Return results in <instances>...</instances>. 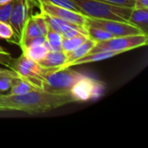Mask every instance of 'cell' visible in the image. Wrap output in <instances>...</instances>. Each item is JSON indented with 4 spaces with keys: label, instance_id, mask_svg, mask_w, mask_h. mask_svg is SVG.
Listing matches in <instances>:
<instances>
[{
    "label": "cell",
    "instance_id": "cell-1",
    "mask_svg": "<svg viewBox=\"0 0 148 148\" xmlns=\"http://www.w3.org/2000/svg\"><path fill=\"white\" fill-rule=\"evenodd\" d=\"M73 102L75 101L70 94H51L36 88L23 95L0 94V111L42 114Z\"/></svg>",
    "mask_w": 148,
    "mask_h": 148
},
{
    "label": "cell",
    "instance_id": "cell-2",
    "mask_svg": "<svg viewBox=\"0 0 148 148\" xmlns=\"http://www.w3.org/2000/svg\"><path fill=\"white\" fill-rule=\"evenodd\" d=\"M80 9L81 13L96 19L116 20L128 23L132 9L106 3L101 0H72Z\"/></svg>",
    "mask_w": 148,
    "mask_h": 148
},
{
    "label": "cell",
    "instance_id": "cell-3",
    "mask_svg": "<svg viewBox=\"0 0 148 148\" xmlns=\"http://www.w3.org/2000/svg\"><path fill=\"white\" fill-rule=\"evenodd\" d=\"M83 75L69 68L43 69L42 90L51 94L69 95L74 84Z\"/></svg>",
    "mask_w": 148,
    "mask_h": 148
},
{
    "label": "cell",
    "instance_id": "cell-4",
    "mask_svg": "<svg viewBox=\"0 0 148 148\" xmlns=\"http://www.w3.org/2000/svg\"><path fill=\"white\" fill-rule=\"evenodd\" d=\"M147 39L148 36L144 34L112 37L110 39L97 42L88 53L99 51H114L121 54L131 49L146 46L147 44Z\"/></svg>",
    "mask_w": 148,
    "mask_h": 148
},
{
    "label": "cell",
    "instance_id": "cell-5",
    "mask_svg": "<svg viewBox=\"0 0 148 148\" xmlns=\"http://www.w3.org/2000/svg\"><path fill=\"white\" fill-rule=\"evenodd\" d=\"M9 68L16 72L21 78L31 83L36 88L42 90L43 69L38 64V62L29 59L22 53L18 58H13L11 60Z\"/></svg>",
    "mask_w": 148,
    "mask_h": 148
},
{
    "label": "cell",
    "instance_id": "cell-6",
    "mask_svg": "<svg viewBox=\"0 0 148 148\" xmlns=\"http://www.w3.org/2000/svg\"><path fill=\"white\" fill-rule=\"evenodd\" d=\"M105 84L100 81L83 75L70 90L71 96L76 101H88L99 98L104 90Z\"/></svg>",
    "mask_w": 148,
    "mask_h": 148
},
{
    "label": "cell",
    "instance_id": "cell-7",
    "mask_svg": "<svg viewBox=\"0 0 148 148\" xmlns=\"http://www.w3.org/2000/svg\"><path fill=\"white\" fill-rule=\"evenodd\" d=\"M35 0H15L10 16L9 23L14 30V43L20 45L22 33L25 23L30 16L31 4Z\"/></svg>",
    "mask_w": 148,
    "mask_h": 148
},
{
    "label": "cell",
    "instance_id": "cell-8",
    "mask_svg": "<svg viewBox=\"0 0 148 148\" xmlns=\"http://www.w3.org/2000/svg\"><path fill=\"white\" fill-rule=\"evenodd\" d=\"M36 2L38 3V7L41 12L46 13L51 16L59 18L69 23L81 26L86 29V25H87L86 16L82 15V13L75 12L74 10L63 7L54 5L44 0H36Z\"/></svg>",
    "mask_w": 148,
    "mask_h": 148
},
{
    "label": "cell",
    "instance_id": "cell-9",
    "mask_svg": "<svg viewBox=\"0 0 148 148\" xmlns=\"http://www.w3.org/2000/svg\"><path fill=\"white\" fill-rule=\"evenodd\" d=\"M86 20L88 24L102 28L103 29L109 32L114 37L144 34L139 28L127 22L108 19H96L88 16H86Z\"/></svg>",
    "mask_w": 148,
    "mask_h": 148
},
{
    "label": "cell",
    "instance_id": "cell-10",
    "mask_svg": "<svg viewBox=\"0 0 148 148\" xmlns=\"http://www.w3.org/2000/svg\"><path fill=\"white\" fill-rule=\"evenodd\" d=\"M49 30V26L42 16V13H36V15H30L27 19L25 25L23 29L22 37L20 41L21 46L27 40L36 37V36H46V34Z\"/></svg>",
    "mask_w": 148,
    "mask_h": 148
},
{
    "label": "cell",
    "instance_id": "cell-11",
    "mask_svg": "<svg viewBox=\"0 0 148 148\" xmlns=\"http://www.w3.org/2000/svg\"><path fill=\"white\" fill-rule=\"evenodd\" d=\"M97 42L91 40V39H87L83 43H82L79 47H77L76 49H75L74 50L69 52V53H65L66 54V56H67V59H66V62L63 65H62L60 68H58L57 69H64V68H69V65L75 62V60L82 57L83 56L87 55L96 44Z\"/></svg>",
    "mask_w": 148,
    "mask_h": 148
},
{
    "label": "cell",
    "instance_id": "cell-12",
    "mask_svg": "<svg viewBox=\"0 0 148 148\" xmlns=\"http://www.w3.org/2000/svg\"><path fill=\"white\" fill-rule=\"evenodd\" d=\"M67 56L65 52L62 50L60 51H49L46 56L38 62V64L42 69H54V68H60L62 65H63L66 62Z\"/></svg>",
    "mask_w": 148,
    "mask_h": 148
},
{
    "label": "cell",
    "instance_id": "cell-13",
    "mask_svg": "<svg viewBox=\"0 0 148 148\" xmlns=\"http://www.w3.org/2000/svg\"><path fill=\"white\" fill-rule=\"evenodd\" d=\"M128 23L139 28L145 35H148V9L133 8Z\"/></svg>",
    "mask_w": 148,
    "mask_h": 148
},
{
    "label": "cell",
    "instance_id": "cell-14",
    "mask_svg": "<svg viewBox=\"0 0 148 148\" xmlns=\"http://www.w3.org/2000/svg\"><path fill=\"white\" fill-rule=\"evenodd\" d=\"M119 54H121V53L114 52V51H99V52H95V53H88V54L83 56L82 57H81V58L75 60V62H73L69 65V67L103 61V60H106V59L112 58V57H114L115 56H118Z\"/></svg>",
    "mask_w": 148,
    "mask_h": 148
},
{
    "label": "cell",
    "instance_id": "cell-15",
    "mask_svg": "<svg viewBox=\"0 0 148 148\" xmlns=\"http://www.w3.org/2000/svg\"><path fill=\"white\" fill-rule=\"evenodd\" d=\"M49 51V49L45 42V43H42V44L30 46V47L23 49V54H24L29 59L38 62L46 56V55L48 54Z\"/></svg>",
    "mask_w": 148,
    "mask_h": 148
},
{
    "label": "cell",
    "instance_id": "cell-16",
    "mask_svg": "<svg viewBox=\"0 0 148 148\" xmlns=\"http://www.w3.org/2000/svg\"><path fill=\"white\" fill-rule=\"evenodd\" d=\"M86 29L88 31V36L89 39L99 42H102L108 39H110L112 37H114L109 32H108L107 30L103 29L102 28L95 26V25H91V24H88L86 25Z\"/></svg>",
    "mask_w": 148,
    "mask_h": 148
},
{
    "label": "cell",
    "instance_id": "cell-17",
    "mask_svg": "<svg viewBox=\"0 0 148 148\" xmlns=\"http://www.w3.org/2000/svg\"><path fill=\"white\" fill-rule=\"evenodd\" d=\"M33 89H36V88L31 83H29L28 81H26L21 77H16L13 81L11 88H10L9 94H10V95H23V94H26Z\"/></svg>",
    "mask_w": 148,
    "mask_h": 148
},
{
    "label": "cell",
    "instance_id": "cell-18",
    "mask_svg": "<svg viewBox=\"0 0 148 148\" xmlns=\"http://www.w3.org/2000/svg\"><path fill=\"white\" fill-rule=\"evenodd\" d=\"M88 36L86 35H81L78 36L69 37V38H63L62 40V49L65 53H69L77 47H79L82 43H83Z\"/></svg>",
    "mask_w": 148,
    "mask_h": 148
},
{
    "label": "cell",
    "instance_id": "cell-19",
    "mask_svg": "<svg viewBox=\"0 0 148 148\" xmlns=\"http://www.w3.org/2000/svg\"><path fill=\"white\" fill-rule=\"evenodd\" d=\"M46 43L49 51H60L62 49V36L56 31L49 28V30L46 34Z\"/></svg>",
    "mask_w": 148,
    "mask_h": 148
},
{
    "label": "cell",
    "instance_id": "cell-20",
    "mask_svg": "<svg viewBox=\"0 0 148 148\" xmlns=\"http://www.w3.org/2000/svg\"><path fill=\"white\" fill-rule=\"evenodd\" d=\"M0 38L14 43V30L9 23L0 21Z\"/></svg>",
    "mask_w": 148,
    "mask_h": 148
},
{
    "label": "cell",
    "instance_id": "cell-21",
    "mask_svg": "<svg viewBox=\"0 0 148 148\" xmlns=\"http://www.w3.org/2000/svg\"><path fill=\"white\" fill-rule=\"evenodd\" d=\"M14 1L15 0H10L3 3H0V21L9 23Z\"/></svg>",
    "mask_w": 148,
    "mask_h": 148
},
{
    "label": "cell",
    "instance_id": "cell-22",
    "mask_svg": "<svg viewBox=\"0 0 148 148\" xmlns=\"http://www.w3.org/2000/svg\"><path fill=\"white\" fill-rule=\"evenodd\" d=\"M48 3H50L56 6H60V7H63L71 10H74L75 12H79L81 13V10L79 9V7L72 1V0H44Z\"/></svg>",
    "mask_w": 148,
    "mask_h": 148
},
{
    "label": "cell",
    "instance_id": "cell-23",
    "mask_svg": "<svg viewBox=\"0 0 148 148\" xmlns=\"http://www.w3.org/2000/svg\"><path fill=\"white\" fill-rule=\"evenodd\" d=\"M16 77L0 76V93L10 90L12 86L13 81Z\"/></svg>",
    "mask_w": 148,
    "mask_h": 148
},
{
    "label": "cell",
    "instance_id": "cell-24",
    "mask_svg": "<svg viewBox=\"0 0 148 148\" xmlns=\"http://www.w3.org/2000/svg\"><path fill=\"white\" fill-rule=\"evenodd\" d=\"M12 59H13V57L10 56V54L8 53L7 51H5L0 46V64L9 67V64L10 63Z\"/></svg>",
    "mask_w": 148,
    "mask_h": 148
},
{
    "label": "cell",
    "instance_id": "cell-25",
    "mask_svg": "<svg viewBox=\"0 0 148 148\" xmlns=\"http://www.w3.org/2000/svg\"><path fill=\"white\" fill-rule=\"evenodd\" d=\"M108 3L119 5V6H124V7H129V8H134V3L133 0H101Z\"/></svg>",
    "mask_w": 148,
    "mask_h": 148
},
{
    "label": "cell",
    "instance_id": "cell-26",
    "mask_svg": "<svg viewBox=\"0 0 148 148\" xmlns=\"http://www.w3.org/2000/svg\"><path fill=\"white\" fill-rule=\"evenodd\" d=\"M0 76H10V77H20L19 75L12 69H4L0 68Z\"/></svg>",
    "mask_w": 148,
    "mask_h": 148
},
{
    "label": "cell",
    "instance_id": "cell-27",
    "mask_svg": "<svg viewBox=\"0 0 148 148\" xmlns=\"http://www.w3.org/2000/svg\"><path fill=\"white\" fill-rule=\"evenodd\" d=\"M135 9H148V0H133Z\"/></svg>",
    "mask_w": 148,
    "mask_h": 148
},
{
    "label": "cell",
    "instance_id": "cell-28",
    "mask_svg": "<svg viewBox=\"0 0 148 148\" xmlns=\"http://www.w3.org/2000/svg\"><path fill=\"white\" fill-rule=\"evenodd\" d=\"M10 0H0V3H6V2H9Z\"/></svg>",
    "mask_w": 148,
    "mask_h": 148
}]
</instances>
